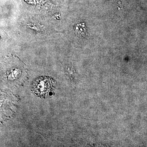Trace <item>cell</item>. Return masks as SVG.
<instances>
[{
    "label": "cell",
    "instance_id": "6da1fadb",
    "mask_svg": "<svg viewBox=\"0 0 147 147\" xmlns=\"http://www.w3.org/2000/svg\"><path fill=\"white\" fill-rule=\"evenodd\" d=\"M55 86L54 80L49 77H40L33 84V89L37 96L44 98L53 90Z\"/></svg>",
    "mask_w": 147,
    "mask_h": 147
},
{
    "label": "cell",
    "instance_id": "7a4b0ae2",
    "mask_svg": "<svg viewBox=\"0 0 147 147\" xmlns=\"http://www.w3.org/2000/svg\"><path fill=\"white\" fill-rule=\"evenodd\" d=\"M76 34L79 36H84L86 34L87 29L84 24H79L74 27Z\"/></svg>",
    "mask_w": 147,
    "mask_h": 147
}]
</instances>
